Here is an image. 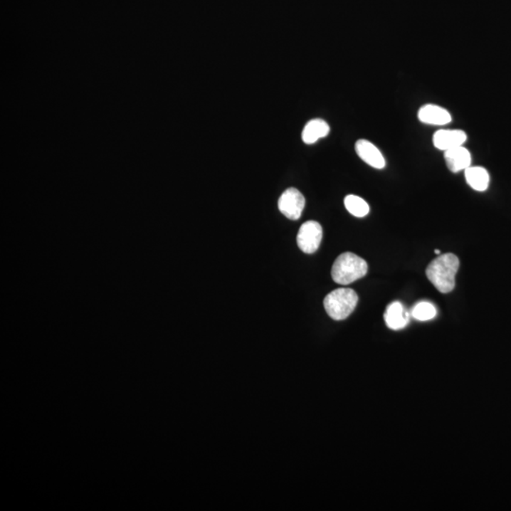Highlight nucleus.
<instances>
[{
	"instance_id": "obj_5",
	"label": "nucleus",
	"mask_w": 511,
	"mask_h": 511,
	"mask_svg": "<svg viewBox=\"0 0 511 511\" xmlns=\"http://www.w3.org/2000/svg\"><path fill=\"white\" fill-rule=\"evenodd\" d=\"M305 206V198L297 189L290 188L281 194L278 209L290 220L300 219Z\"/></svg>"
},
{
	"instance_id": "obj_3",
	"label": "nucleus",
	"mask_w": 511,
	"mask_h": 511,
	"mask_svg": "<svg viewBox=\"0 0 511 511\" xmlns=\"http://www.w3.org/2000/svg\"><path fill=\"white\" fill-rule=\"evenodd\" d=\"M358 295L349 288H339L330 293L324 300L327 314L334 320H344L354 311Z\"/></svg>"
},
{
	"instance_id": "obj_10",
	"label": "nucleus",
	"mask_w": 511,
	"mask_h": 511,
	"mask_svg": "<svg viewBox=\"0 0 511 511\" xmlns=\"http://www.w3.org/2000/svg\"><path fill=\"white\" fill-rule=\"evenodd\" d=\"M384 321L389 329L399 331L404 329L409 322V315L404 310L401 302L390 304L384 312Z\"/></svg>"
},
{
	"instance_id": "obj_4",
	"label": "nucleus",
	"mask_w": 511,
	"mask_h": 511,
	"mask_svg": "<svg viewBox=\"0 0 511 511\" xmlns=\"http://www.w3.org/2000/svg\"><path fill=\"white\" fill-rule=\"evenodd\" d=\"M323 237L322 226L315 221L304 223L298 231L297 242L300 251L312 254L320 248Z\"/></svg>"
},
{
	"instance_id": "obj_2",
	"label": "nucleus",
	"mask_w": 511,
	"mask_h": 511,
	"mask_svg": "<svg viewBox=\"0 0 511 511\" xmlns=\"http://www.w3.org/2000/svg\"><path fill=\"white\" fill-rule=\"evenodd\" d=\"M369 266L367 261L359 256L343 253L335 260L332 268V277L341 285H349L367 275Z\"/></svg>"
},
{
	"instance_id": "obj_7",
	"label": "nucleus",
	"mask_w": 511,
	"mask_h": 511,
	"mask_svg": "<svg viewBox=\"0 0 511 511\" xmlns=\"http://www.w3.org/2000/svg\"><path fill=\"white\" fill-rule=\"evenodd\" d=\"M418 117L424 125L435 126L449 125L453 120L452 115L447 109L431 103L421 106L418 110Z\"/></svg>"
},
{
	"instance_id": "obj_9",
	"label": "nucleus",
	"mask_w": 511,
	"mask_h": 511,
	"mask_svg": "<svg viewBox=\"0 0 511 511\" xmlns=\"http://www.w3.org/2000/svg\"><path fill=\"white\" fill-rule=\"evenodd\" d=\"M444 159L448 169L453 172L465 171L470 167L472 163V156L463 146L445 151Z\"/></svg>"
},
{
	"instance_id": "obj_6",
	"label": "nucleus",
	"mask_w": 511,
	"mask_h": 511,
	"mask_svg": "<svg viewBox=\"0 0 511 511\" xmlns=\"http://www.w3.org/2000/svg\"><path fill=\"white\" fill-rule=\"evenodd\" d=\"M356 153L364 162L372 168L381 170L386 167V159L377 147L367 139H359L355 144Z\"/></svg>"
},
{
	"instance_id": "obj_1",
	"label": "nucleus",
	"mask_w": 511,
	"mask_h": 511,
	"mask_svg": "<svg viewBox=\"0 0 511 511\" xmlns=\"http://www.w3.org/2000/svg\"><path fill=\"white\" fill-rule=\"evenodd\" d=\"M459 260L455 255L448 253L438 256L431 261L426 269L430 283L442 294H448L455 289V275L459 269Z\"/></svg>"
},
{
	"instance_id": "obj_15",
	"label": "nucleus",
	"mask_w": 511,
	"mask_h": 511,
	"mask_svg": "<svg viewBox=\"0 0 511 511\" xmlns=\"http://www.w3.org/2000/svg\"><path fill=\"white\" fill-rule=\"evenodd\" d=\"M435 253H436V255H441V251H438V249H436Z\"/></svg>"
},
{
	"instance_id": "obj_8",
	"label": "nucleus",
	"mask_w": 511,
	"mask_h": 511,
	"mask_svg": "<svg viewBox=\"0 0 511 511\" xmlns=\"http://www.w3.org/2000/svg\"><path fill=\"white\" fill-rule=\"evenodd\" d=\"M467 137L462 130H439L433 135V143L436 149L445 152L463 146Z\"/></svg>"
},
{
	"instance_id": "obj_14",
	"label": "nucleus",
	"mask_w": 511,
	"mask_h": 511,
	"mask_svg": "<svg viewBox=\"0 0 511 511\" xmlns=\"http://www.w3.org/2000/svg\"><path fill=\"white\" fill-rule=\"evenodd\" d=\"M412 315L418 321H428L433 320L436 315V307L427 301H421L412 310Z\"/></svg>"
},
{
	"instance_id": "obj_12",
	"label": "nucleus",
	"mask_w": 511,
	"mask_h": 511,
	"mask_svg": "<svg viewBox=\"0 0 511 511\" xmlns=\"http://www.w3.org/2000/svg\"><path fill=\"white\" fill-rule=\"evenodd\" d=\"M468 185L476 191H487L490 185V174L483 167H469L465 170Z\"/></svg>"
},
{
	"instance_id": "obj_13",
	"label": "nucleus",
	"mask_w": 511,
	"mask_h": 511,
	"mask_svg": "<svg viewBox=\"0 0 511 511\" xmlns=\"http://www.w3.org/2000/svg\"><path fill=\"white\" fill-rule=\"evenodd\" d=\"M344 204L347 211L353 216L363 218L369 214V204L363 198L356 196V195H347L344 198Z\"/></svg>"
},
{
	"instance_id": "obj_11",
	"label": "nucleus",
	"mask_w": 511,
	"mask_h": 511,
	"mask_svg": "<svg viewBox=\"0 0 511 511\" xmlns=\"http://www.w3.org/2000/svg\"><path fill=\"white\" fill-rule=\"evenodd\" d=\"M330 126L325 120L315 119L307 123L302 132V139L306 144H314L318 139L328 136Z\"/></svg>"
}]
</instances>
